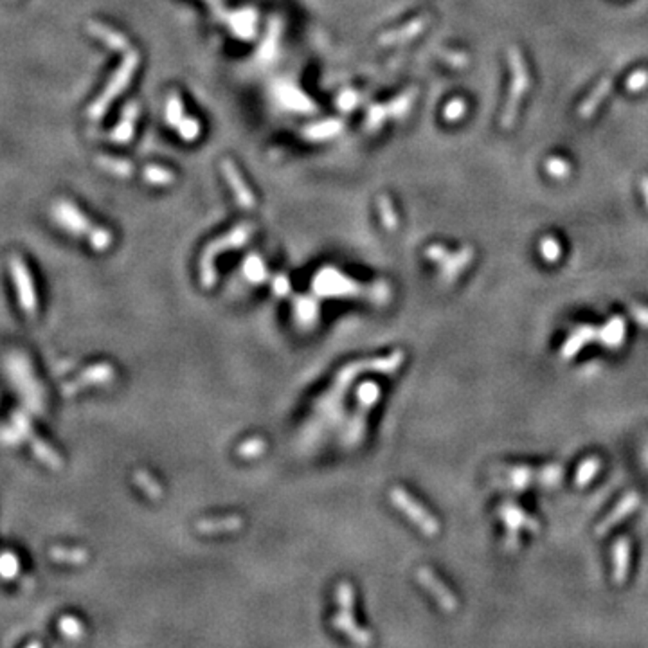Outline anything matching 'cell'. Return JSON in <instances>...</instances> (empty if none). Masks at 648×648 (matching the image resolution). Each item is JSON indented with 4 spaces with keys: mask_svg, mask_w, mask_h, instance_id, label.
I'll return each instance as SVG.
<instances>
[{
    "mask_svg": "<svg viewBox=\"0 0 648 648\" xmlns=\"http://www.w3.org/2000/svg\"><path fill=\"white\" fill-rule=\"evenodd\" d=\"M242 519L240 517H224L220 520H202L197 524V529L206 535L222 533V531H236L242 528Z\"/></svg>",
    "mask_w": 648,
    "mask_h": 648,
    "instance_id": "cell-24",
    "label": "cell"
},
{
    "mask_svg": "<svg viewBox=\"0 0 648 648\" xmlns=\"http://www.w3.org/2000/svg\"><path fill=\"white\" fill-rule=\"evenodd\" d=\"M114 379V367L110 364H94L88 369L81 371L80 376L76 380H71V382H67L63 384V394L67 397H71V394H76V392L83 391V389L90 388V385H103L106 382H110Z\"/></svg>",
    "mask_w": 648,
    "mask_h": 648,
    "instance_id": "cell-11",
    "label": "cell"
},
{
    "mask_svg": "<svg viewBox=\"0 0 648 648\" xmlns=\"http://www.w3.org/2000/svg\"><path fill=\"white\" fill-rule=\"evenodd\" d=\"M508 65L512 71V83H510V92H508L506 103H504L503 115H501V124L503 128H512L517 119L520 99L526 94L529 87V72L526 67L524 58L517 47L508 49Z\"/></svg>",
    "mask_w": 648,
    "mask_h": 648,
    "instance_id": "cell-2",
    "label": "cell"
},
{
    "mask_svg": "<svg viewBox=\"0 0 648 648\" xmlns=\"http://www.w3.org/2000/svg\"><path fill=\"white\" fill-rule=\"evenodd\" d=\"M391 501L392 504H394L401 513H406L410 522L418 526L427 537H436V535L440 533V522H438L436 517L432 515V513H429L406 488L394 486V488L391 490Z\"/></svg>",
    "mask_w": 648,
    "mask_h": 648,
    "instance_id": "cell-6",
    "label": "cell"
},
{
    "mask_svg": "<svg viewBox=\"0 0 648 648\" xmlns=\"http://www.w3.org/2000/svg\"><path fill=\"white\" fill-rule=\"evenodd\" d=\"M357 101L358 94L353 92V90H346V92L339 97V106L342 110H349V108H353V106L357 105Z\"/></svg>",
    "mask_w": 648,
    "mask_h": 648,
    "instance_id": "cell-48",
    "label": "cell"
},
{
    "mask_svg": "<svg viewBox=\"0 0 648 648\" xmlns=\"http://www.w3.org/2000/svg\"><path fill=\"white\" fill-rule=\"evenodd\" d=\"M508 477L512 479L513 486H524L529 485H544L551 486L556 485L558 481L564 476V470L558 465H549L544 468H529V467H513L506 470Z\"/></svg>",
    "mask_w": 648,
    "mask_h": 648,
    "instance_id": "cell-9",
    "label": "cell"
},
{
    "mask_svg": "<svg viewBox=\"0 0 648 648\" xmlns=\"http://www.w3.org/2000/svg\"><path fill=\"white\" fill-rule=\"evenodd\" d=\"M141 114V106L139 103H130V105L124 106L123 110V117H121V123L115 126L114 130L110 132V139L115 142H128L130 139L133 137V130H135V121Z\"/></svg>",
    "mask_w": 648,
    "mask_h": 648,
    "instance_id": "cell-20",
    "label": "cell"
},
{
    "mask_svg": "<svg viewBox=\"0 0 648 648\" xmlns=\"http://www.w3.org/2000/svg\"><path fill=\"white\" fill-rule=\"evenodd\" d=\"M544 168H546L547 175L553 176V178H565L571 173V164L562 157H549L544 164Z\"/></svg>",
    "mask_w": 648,
    "mask_h": 648,
    "instance_id": "cell-39",
    "label": "cell"
},
{
    "mask_svg": "<svg viewBox=\"0 0 648 648\" xmlns=\"http://www.w3.org/2000/svg\"><path fill=\"white\" fill-rule=\"evenodd\" d=\"M243 272H245V276H247V278L254 283L263 281V279L267 278V269H265V263L261 261V258L254 256V254H252V256L245 261V265H243Z\"/></svg>",
    "mask_w": 648,
    "mask_h": 648,
    "instance_id": "cell-36",
    "label": "cell"
},
{
    "mask_svg": "<svg viewBox=\"0 0 648 648\" xmlns=\"http://www.w3.org/2000/svg\"><path fill=\"white\" fill-rule=\"evenodd\" d=\"M13 424L17 425L18 431L22 432L24 438L31 443L33 454L40 459L42 463L47 465V467L53 468V470H58V468L63 467L62 456L58 454L56 450L49 445L47 441L40 440V438L36 436V432H35V429H33L31 422H29V419H27L22 413H17V415L13 416Z\"/></svg>",
    "mask_w": 648,
    "mask_h": 648,
    "instance_id": "cell-8",
    "label": "cell"
},
{
    "mask_svg": "<svg viewBox=\"0 0 648 648\" xmlns=\"http://www.w3.org/2000/svg\"><path fill=\"white\" fill-rule=\"evenodd\" d=\"M648 85V71L647 69H640L634 71L625 81V88L629 92H640Z\"/></svg>",
    "mask_w": 648,
    "mask_h": 648,
    "instance_id": "cell-44",
    "label": "cell"
},
{
    "mask_svg": "<svg viewBox=\"0 0 648 648\" xmlns=\"http://www.w3.org/2000/svg\"><path fill=\"white\" fill-rule=\"evenodd\" d=\"M416 94H418V90H416V88H410V90H407L406 94H401L400 97H397L394 101L389 103L388 106H389V114H391V117H404V115L410 110V106H413V101H415Z\"/></svg>",
    "mask_w": 648,
    "mask_h": 648,
    "instance_id": "cell-31",
    "label": "cell"
},
{
    "mask_svg": "<svg viewBox=\"0 0 648 648\" xmlns=\"http://www.w3.org/2000/svg\"><path fill=\"white\" fill-rule=\"evenodd\" d=\"M87 31L97 38V40H101L106 47L114 49V51H124V53H128L130 51V42L126 40V36L123 33L115 31L112 27L105 26L101 22H88Z\"/></svg>",
    "mask_w": 648,
    "mask_h": 648,
    "instance_id": "cell-18",
    "label": "cell"
},
{
    "mask_svg": "<svg viewBox=\"0 0 648 648\" xmlns=\"http://www.w3.org/2000/svg\"><path fill=\"white\" fill-rule=\"evenodd\" d=\"M263 452H265V441L261 440V438H252V440L242 443L238 449V454L247 459L258 458V456L263 454Z\"/></svg>",
    "mask_w": 648,
    "mask_h": 648,
    "instance_id": "cell-43",
    "label": "cell"
},
{
    "mask_svg": "<svg viewBox=\"0 0 648 648\" xmlns=\"http://www.w3.org/2000/svg\"><path fill=\"white\" fill-rule=\"evenodd\" d=\"M254 233V225L252 224H242L236 229L231 231L229 234L222 236L220 240H216L206 249L203 252L202 261H200V281L203 283V287L211 288L216 283V270H215V258L224 251L229 249H238L242 247L243 243L247 242Z\"/></svg>",
    "mask_w": 648,
    "mask_h": 648,
    "instance_id": "cell-4",
    "label": "cell"
},
{
    "mask_svg": "<svg viewBox=\"0 0 648 648\" xmlns=\"http://www.w3.org/2000/svg\"><path fill=\"white\" fill-rule=\"evenodd\" d=\"M629 312H631V315L635 321L640 322L641 326L648 328V306H645V304H631Z\"/></svg>",
    "mask_w": 648,
    "mask_h": 648,
    "instance_id": "cell-47",
    "label": "cell"
},
{
    "mask_svg": "<svg viewBox=\"0 0 648 648\" xmlns=\"http://www.w3.org/2000/svg\"><path fill=\"white\" fill-rule=\"evenodd\" d=\"M222 172H224L225 181L229 182L231 191H233L236 202H238L243 209L254 208V206H256V199H254L252 191L249 190V185L245 184V181L242 178V173H240V169L234 166L233 160L231 159L222 160Z\"/></svg>",
    "mask_w": 648,
    "mask_h": 648,
    "instance_id": "cell-13",
    "label": "cell"
},
{
    "mask_svg": "<svg viewBox=\"0 0 648 648\" xmlns=\"http://www.w3.org/2000/svg\"><path fill=\"white\" fill-rule=\"evenodd\" d=\"M388 117H391L388 105L371 106L369 112H367V128H369L371 132H376V130L384 124V121L388 119Z\"/></svg>",
    "mask_w": 648,
    "mask_h": 648,
    "instance_id": "cell-41",
    "label": "cell"
},
{
    "mask_svg": "<svg viewBox=\"0 0 648 648\" xmlns=\"http://www.w3.org/2000/svg\"><path fill=\"white\" fill-rule=\"evenodd\" d=\"M613 85H614L613 78H604L600 83L592 88L591 94L583 99L582 105L578 106V115H580L582 119H589V117H591V115L598 110V106L601 105V101H604L605 97L608 96Z\"/></svg>",
    "mask_w": 648,
    "mask_h": 648,
    "instance_id": "cell-22",
    "label": "cell"
},
{
    "mask_svg": "<svg viewBox=\"0 0 648 648\" xmlns=\"http://www.w3.org/2000/svg\"><path fill=\"white\" fill-rule=\"evenodd\" d=\"M472 260L474 249L470 247V245H465V247H461L458 252H454V254H449V258L440 265L441 279L445 283H454L459 274L463 272L468 265L472 263Z\"/></svg>",
    "mask_w": 648,
    "mask_h": 648,
    "instance_id": "cell-16",
    "label": "cell"
},
{
    "mask_svg": "<svg viewBox=\"0 0 648 648\" xmlns=\"http://www.w3.org/2000/svg\"><path fill=\"white\" fill-rule=\"evenodd\" d=\"M342 128V124L339 121H322L319 124H312L308 128H304V135L312 139V141H321V139H330V137L337 135Z\"/></svg>",
    "mask_w": 648,
    "mask_h": 648,
    "instance_id": "cell-28",
    "label": "cell"
},
{
    "mask_svg": "<svg viewBox=\"0 0 648 648\" xmlns=\"http://www.w3.org/2000/svg\"><path fill=\"white\" fill-rule=\"evenodd\" d=\"M142 176H144L146 182H150L153 185H168L175 182V173L166 168H160V166H153V164H150L142 172Z\"/></svg>",
    "mask_w": 648,
    "mask_h": 648,
    "instance_id": "cell-30",
    "label": "cell"
},
{
    "mask_svg": "<svg viewBox=\"0 0 648 648\" xmlns=\"http://www.w3.org/2000/svg\"><path fill=\"white\" fill-rule=\"evenodd\" d=\"M176 132L184 141H194L200 135V123L194 117H188L185 115L181 123L176 124Z\"/></svg>",
    "mask_w": 648,
    "mask_h": 648,
    "instance_id": "cell-42",
    "label": "cell"
},
{
    "mask_svg": "<svg viewBox=\"0 0 648 648\" xmlns=\"http://www.w3.org/2000/svg\"><path fill=\"white\" fill-rule=\"evenodd\" d=\"M640 190H641V194H643V199H645V206L648 208V175L641 176Z\"/></svg>",
    "mask_w": 648,
    "mask_h": 648,
    "instance_id": "cell-50",
    "label": "cell"
},
{
    "mask_svg": "<svg viewBox=\"0 0 648 648\" xmlns=\"http://www.w3.org/2000/svg\"><path fill=\"white\" fill-rule=\"evenodd\" d=\"M233 24V31L240 35L242 38H251L254 35V26H256V13H234V17L229 18V26Z\"/></svg>",
    "mask_w": 648,
    "mask_h": 648,
    "instance_id": "cell-27",
    "label": "cell"
},
{
    "mask_svg": "<svg viewBox=\"0 0 648 648\" xmlns=\"http://www.w3.org/2000/svg\"><path fill=\"white\" fill-rule=\"evenodd\" d=\"M279 97H281V101L285 103L288 108H297V110H306V108L310 110V108H312V105L306 103L308 99L301 92H297L296 88L285 87V90H283V94H279Z\"/></svg>",
    "mask_w": 648,
    "mask_h": 648,
    "instance_id": "cell-35",
    "label": "cell"
},
{
    "mask_svg": "<svg viewBox=\"0 0 648 648\" xmlns=\"http://www.w3.org/2000/svg\"><path fill=\"white\" fill-rule=\"evenodd\" d=\"M600 470H601L600 458L592 456V458L583 459L582 463H580V467H578L576 474H574V485L580 486V488H582V486H587L592 479H595L596 474L600 472Z\"/></svg>",
    "mask_w": 648,
    "mask_h": 648,
    "instance_id": "cell-26",
    "label": "cell"
},
{
    "mask_svg": "<svg viewBox=\"0 0 648 648\" xmlns=\"http://www.w3.org/2000/svg\"><path fill=\"white\" fill-rule=\"evenodd\" d=\"M379 211H380V216H382V224L385 225V229H389V231L397 229V225H398L397 211H394V208H392L391 199L385 197V194L379 197Z\"/></svg>",
    "mask_w": 648,
    "mask_h": 648,
    "instance_id": "cell-34",
    "label": "cell"
},
{
    "mask_svg": "<svg viewBox=\"0 0 648 648\" xmlns=\"http://www.w3.org/2000/svg\"><path fill=\"white\" fill-rule=\"evenodd\" d=\"M18 569H20V562H18V556L15 553L6 551L0 555V576L11 580L18 574Z\"/></svg>",
    "mask_w": 648,
    "mask_h": 648,
    "instance_id": "cell-38",
    "label": "cell"
},
{
    "mask_svg": "<svg viewBox=\"0 0 648 648\" xmlns=\"http://www.w3.org/2000/svg\"><path fill=\"white\" fill-rule=\"evenodd\" d=\"M51 560L56 564H69V565H81L88 560V553L81 547H67V546H53L49 549Z\"/></svg>",
    "mask_w": 648,
    "mask_h": 648,
    "instance_id": "cell-23",
    "label": "cell"
},
{
    "mask_svg": "<svg viewBox=\"0 0 648 648\" xmlns=\"http://www.w3.org/2000/svg\"><path fill=\"white\" fill-rule=\"evenodd\" d=\"M133 481H135V485L139 486V488H141L142 492L148 495V497L157 499V497H160V495H163V486H160L159 481L155 479V477L151 476L150 472H144V470H137V472L133 474Z\"/></svg>",
    "mask_w": 648,
    "mask_h": 648,
    "instance_id": "cell-29",
    "label": "cell"
},
{
    "mask_svg": "<svg viewBox=\"0 0 648 648\" xmlns=\"http://www.w3.org/2000/svg\"><path fill=\"white\" fill-rule=\"evenodd\" d=\"M449 254H450V252L447 251L443 245H440V243H434V245L427 247V251H425V256H427L429 260L436 261V263H440V265L443 263L447 258H449Z\"/></svg>",
    "mask_w": 648,
    "mask_h": 648,
    "instance_id": "cell-46",
    "label": "cell"
},
{
    "mask_svg": "<svg viewBox=\"0 0 648 648\" xmlns=\"http://www.w3.org/2000/svg\"><path fill=\"white\" fill-rule=\"evenodd\" d=\"M499 519L503 520V524L506 526L508 531L517 533L520 529H528L529 533H537L540 524L535 517L528 515L522 508L515 506L513 503H503L497 508Z\"/></svg>",
    "mask_w": 648,
    "mask_h": 648,
    "instance_id": "cell-12",
    "label": "cell"
},
{
    "mask_svg": "<svg viewBox=\"0 0 648 648\" xmlns=\"http://www.w3.org/2000/svg\"><path fill=\"white\" fill-rule=\"evenodd\" d=\"M441 58H443V60H445L450 67H456V69H461V67L468 65L467 54L458 53V51H443V53H441Z\"/></svg>",
    "mask_w": 648,
    "mask_h": 648,
    "instance_id": "cell-45",
    "label": "cell"
},
{
    "mask_svg": "<svg viewBox=\"0 0 648 648\" xmlns=\"http://www.w3.org/2000/svg\"><path fill=\"white\" fill-rule=\"evenodd\" d=\"M631 567V538L620 537L613 547V578L614 583L623 585Z\"/></svg>",
    "mask_w": 648,
    "mask_h": 648,
    "instance_id": "cell-15",
    "label": "cell"
},
{
    "mask_svg": "<svg viewBox=\"0 0 648 648\" xmlns=\"http://www.w3.org/2000/svg\"><path fill=\"white\" fill-rule=\"evenodd\" d=\"M58 626H60V631L63 632V635L72 638V640H80L85 632L83 623L74 616H63L62 620H60V623H58Z\"/></svg>",
    "mask_w": 648,
    "mask_h": 648,
    "instance_id": "cell-37",
    "label": "cell"
},
{
    "mask_svg": "<svg viewBox=\"0 0 648 648\" xmlns=\"http://www.w3.org/2000/svg\"><path fill=\"white\" fill-rule=\"evenodd\" d=\"M465 112H467V101L463 97H456V99L447 103V106L443 108V119L449 121V123H456V121L463 119Z\"/></svg>",
    "mask_w": 648,
    "mask_h": 648,
    "instance_id": "cell-40",
    "label": "cell"
},
{
    "mask_svg": "<svg viewBox=\"0 0 648 648\" xmlns=\"http://www.w3.org/2000/svg\"><path fill=\"white\" fill-rule=\"evenodd\" d=\"M595 339H598V328L589 326V324H583V326L576 328V330L565 339L564 344H562L560 357L564 358V360L573 358L576 353L582 351L583 346L589 344V342Z\"/></svg>",
    "mask_w": 648,
    "mask_h": 648,
    "instance_id": "cell-17",
    "label": "cell"
},
{
    "mask_svg": "<svg viewBox=\"0 0 648 648\" xmlns=\"http://www.w3.org/2000/svg\"><path fill=\"white\" fill-rule=\"evenodd\" d=\"M538 252H540V256H542L546 263H555L562 256V245L553 236H546L538 243Z\"/></svg>",
    "mask_w": 648,
    "mask_h": 648,
    "instance_id": "cell-32",
    "label": "cell"
},
{
    "mask_svg": "<svg viewBox=\"0 0 648 648\" xmlns=\"http://www.w3.org/2000/svg\"><path fill=\"white\" fill-rule=\"evenodd\" d=\"M337 601H339V613L331 620L337 631L344 632L349 640L358 645H369L371 634L364 631L353 616V604H355V592L348 582H340L337 587Z\"/></svg>",
    "mask_w": 648,
    "mask_h": 648,
    "instance_id": "cell-5",
    "label": "cell"
},
{
    "mask_svg": "<svg viewBox=\"0 0 648 648\" xmlns=\"http://www.w3.org/2000/svg\"><path fill=\"white\" fill-rule=\"evenodd\" d=\"M638 506H640V495L635 494V492H629V494L623 495L622 501L610 510V513L601 520L600 524L596 526V537H604L605 533H608L614 526H617L631 513H634Z\"/></svg>",
    "mask_w": 648,
    "mask_h": 648,
    "instance_id": "cell-14",
    "label": "cell"
},
{
    "mask_svg": "<svg viewBox=\"0 0 648 648\" xmlns=\"http://www.w3.org/2000/svg\"><path fill=\"white\" fill-rule=\"evenodd\" d=\"M51 213H53L54 222H56L58 225H62L67 233L74 234V236L88 238L90 247H92L94 251H106V249L112 245V240L114 238H112L110 231L105 229V227H94L87 216L76 208L74 203L69 202V200H56V202L53 203Z\"/></svg>",
    "mask_w": 648,
    "mask_h": 648,
    "instance_id": "cell-1",
    "label": "cell"
},
{
    "mask_svg": "<svg viewBox=\"0 0 648 648\" xmlns=\"http://www.w3.org/2000/svg\"><path fill=\"white\" fill-rule=\"evenodd\" d=\"M429 22H431V18H429V17L415 18V20H410L407 26L400 27V29H397V31H391V33H385V35H382L379 38V42L382 45H392V44H400V42H407V40L415 38V36H418L419 33L424 31Z\"/></svg>",
    "mask_w": 648,
    "mask_h": 648,
    "instance_id": "cell-21",
    "label": "cell"
},
{
    "mask_svg": "<svg viewBox=\"0 0 648 648\" xmlns=\"http://www.w3.org/2000/svg\"><path fill=\"white\" fill-rule=\"evenodd\" d=\"M139 60H141V58H139V53H137V51H128V53H126V56L123 58L121 65L117 67V71L112 74V78L108 80V83H106L105 90L99 94V97H97L92 105L88 106L87 115L90 117V119L97 121V119H101L103 115H105V112L108 110L110 103L114 101L115 97L119 96L124 88H126V85L130 83L133 72H135L137 65H139Z\"/></svg>",
    "mask_w": 648,
    "mask_h": 648,
    "instance_id": "cell-3",
    "label": "cell"
},
{
    "mask_svg": "<svg viewBox=\"0 0 648 648\" xmlns=\"http://www.w3.org/2000/svg\"><path fill=\"white\" fill-rule=\"evenodd\" d=\"M9 272L13 278L15 288H17V297L20 308L26 315L33 317L38 312V296H36V287L33 281L31 270L27 269L26 261L18 254L9 256Z\"/></svg>",
    "mask_w": 648,
    "mask_h": 648,
    "instance_id": "cell-7",
    "label": "cell"
},
{
    "mask_svg": "<svg viewBox=\"0 0 648 648\" xmlns=\"http://www.w3.org/2000/svg\"><path fill=\"white\" fill-rule=\"evenodd\" d=\"M416 578H418V582L425 587L429 591V595L438 601L445 613H454L456 608H458V600H456V596L452 595L449 587L445 583L441 582L438 574L429 567H422L416 573Z\"/></svg>",
    "mask_w": 648,
    "mask_h": 648,
    "instance_id": "cell-10",
    "label": "cell"
},
{
    "mask_svg": "<svg viewBox=\"0 0 648 648\" xmlns=\"http://www.w3.org/2000/svg\"><path fill=\"white\" fill-rule=\"evenodd\" d=\"M625 335H626L625 319L620 317V315H614V317L608 319L607 324L598 330V340H600V344L608 349L620 348V346L623 344V340H625Z\"/></svg>",
    "mask_w": 648,
    "mask_h": 648,
    "instance_id": "cell-19",
    "label": "cell"
},
{
    "mask_svg": "<svg viewBox=\"0 0 648 648\" xmlns=\"http://www.w3.org/2000/svg\"><path fill=\"white\" fill-rule=\"evenodd\" d=\"M96 163L97 166H101L103 169H106V172L115 176H121V178H128V176L133 175V166L128 160L114 159V157H108V155H97Z\"/></svg>",
    "mask_w": 648,
    "mask_h": 648,
    "instance_id": "cell-25",
    "label": "cell"
},
{
    "mask_svg": "<svg viewBox=\"0 0 648 648\" xmlns=\"http://www.w3.org/2000/svg\"><path fill=\"white\" fill-rule=\"evenodd\" d=\"M288 288H290V283H288V279L285 278V276H278V278L274 279V290L278 292L279 296L287 294Z\"/></svg>",
    "mask_w": 648,
    "mask_h": 648,
    "instance_id": "cell-49",
    "label": "cell"
},
{
    "mask_svg": "<svg viewBox=\"0 0 648 648\" xmlns=\"http://www.w3.org/2000/svg\"><path fill=\"white\" fill-rule=\"evenodd\" d=\"M184 105H182L181 96L176 92H172L168 97V103H166V121L169 124H178L182 119H184Z\"/></svg>",
    "mask_w": 648,
    "mask_h": 648,
    "instance_id": "cell-33",
    "label": "cell"
}]
</instances>
